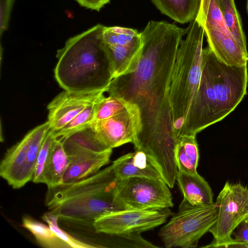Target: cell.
Instances as JSON below:
<instances>
[{
  "label": "cell",
  "instance_id": "obj_1",
  "mask_svg": "<svg viewBox=\"0 0 248 248\" xmlns=\"http://www.w3.org/2000/svg\"><path fill=\"white\" fill-rule=\"evenodd\" d=\"M187 29L165 21H149L140 33L141 56L136 70L111 80L107 91L140 109L142 130L134 148L155 157L173 153L170 89L178 49Z\"/></svg>",
  "mask_w": 248,
  "mask_h": 248
},
{
  "label": "cell",
  "instance_id": "obj_2",
  "mask_svg": "<svg viewBox=\"0 0 248 248\" xmlns=\"http://www.w3.org/2000/svg\"><path fill=\"white\" fill-rule=\"evenodd\" d=\"M247 64L220 62L207 46L202 49V68L184 135H195L232 112L247 94Z\"/></svg>",
  "mask_w": 248,
  "mask_h": 248
},
{
  "label": "cell",
  "instance_id": "obj_3",
  "mask_svg": "<svg viewBox=\"0 0 248 248\" xmlns=\"http://www.w3.org/2000/svg\"><path fill=\"white\" fill-rule=\"evenodd\" d=\"M104 27L98 24L70 38L57 51L55 77L64 91L107 92L111 79L103 40Z\"/></svg>",
  "mask_w": 248,
  "mask_h": 248
},
{
  "label": "cell",
  "instance_id": "obj_4",
  "mask_svg": "<svg viewBox=\"0 0 248 248\" xmlns=\"http://www.w3.org/2000/svg\"><path fill=\"white\" fill-rule=\"evenodd\" d=\"M118 180L111 165L77 182L48 188L46 206L60 219L93 226L101 216L125 209L115 200Z\"/></svg>",
  "mask_w": 248,
  "mask_h": 248
},
{
  "label": "cell",
  "instance_id": "obj_5",
  "mask_svg": "<svg viewBox=\"0 0 248 248\" xmlns=\"http://www.w3.org/2000/svg\"><path fill=\"white\" fill-rule=\"evenodd\" d=\"M178 49L170 89L172 130L176 140L184 135L202 68L203 28L190 22Z\"/></svg>",
  "mask_w": 248,
  "mask_h": 248
},
{
  "label": "cell",
  "instance_id": "obj_6",
  "mask_svg": "<svg viewBox=\"0 0 248 248\" xmlns=\"http://www.w3.org/2000/svg\"><path fill=\"white\" fill-rule=\"evenodd\" d=\"M217 206L213 204L178 210L160 230L158 235L166 248H193L215 224Z\"/></svg>",
  "mask_w": 248,
  "mask_h": 248
},
{
  "label": "cell",
  "instance_id": "obj_7",
  "mask_svg": "<svg viewBox=\"0 0 248 248\" xmlns=\"http://www.w3.org/2000/svg\"><path fill=\"white\" fill-rule=\"evenodd\" d=\"M217 216L209 232L212 242L203 248L238 247L233 232L248 218V187L241 183L226 182L217 198Z\"/></svg>",
  "mask_w": 248,
  "mask_h": 248
},
{
  "label": "cell",
  "instance_id": "obj_8",
  "mask_svg": "<svg viewBox=\"0 0 248 248\" xmlns=\"http://www.w3.org/2000/svg\"><path fill=\"white\" fill-rule=\"evenodd\" d=\"M115 200L124 209H165L173 206L170 187L162 178L119 179Z\"/></svg>",
  "mask_w": 248,
  "mask_h": 248
},
{
  "label": "cell",
  "instance_id": "obj_9",
  "mask_svg": "<svg viewBox=\"0 0 248 248\" xmlns=\"http://www.w3.org/2000/svg\"><path fill=\"white\" fill-rule=\"evenodd\" d=\"M173 214L170 208L125 209L101 216L93 227L97 233H141L165 223Z\"/></svg>",
  "mask_w": 248,
  "mask_h": 248
},
{
  "label": "cell",
  "instance_id": "obj_10",
  "mask_svg": "<svg viewBox=\"0 0 248 248\" xmlns=\"http://www.w3.org/2000/svg\"><path fill=\"white\" fill-rule=\"evenodd\" d=\"M98 139L108 149L136 142L143 124L139 107L132 103L121 113L91 124Z\"/></svg>",
  "mask_w": 248,
  "mask_h": 248
},
{
  "label": "cell",
  "instance_id": "obj_11",
  "mask_svg": "<svg viewBox=\"0 0 248 248\" xmlns=\"http://www.w3.org/2000/svg\"><path fill=\"white\" fill-rule=\"evenodd\" d=\"M29 131L9 149L0 165V175L14 188H19L32 180L39 152L30 146Z\"/></svg>",
  "mask_w": 248,
  "mask_h": 248
},
{
  "label": "cell",
  "instance_id": "obj_12",
  "mask_svg": "<svg viewBox=\"0 0 248 248\" xmlns=\"http://www.w3.org/2000/svg\"><path fill=\"white\" fill-rule=\"evenodd\" d=\"M105 92L79 93L64 91L59 94L47 107L50 130L54 132L62 128L88 106L99 100Z\"/></svg>",
  "mask_w": 248,
  "mask_h": 248
},
{
  "label": "cell",
  "instance_id": "obj_13",
  "mask_svg": "<svg viewBox=\"0 0 248 248\" xmlns=\"http://www.w3.org/2000/svg\"><path fill=\"white\" fill-rule=\"evenodd\" d=\"M208 46L221 62L232 66H243L248 62L245 50L229 30L210 28L204 30Z\"/></svg>",
  "mask_w": 248,
  "mask_h": 248
},
{
  "label": "cell",
  "instance_id": "obj_14",
  "mask_svg": "<svg viewBox=\"0 0 248 248\" xmlns=\"http://www.w3.org/2000/svg\"><path fill=\"white\" fill-rule=\"evenodd\" d=\"M104 45L111 80L131 74L136 70L142 52L141 36L124 46H109L105 43Z\"/></svg>",
  "mask_w": 248,
  "mask_h": 248
},
{
  "label": "cell",
  "instance_id": "obj_15",
  "mask_svg": "<svg viewBox=\"0 0 248 248\" xmlns=\"http://www.w3.org/2000/svg\"><path fill=\"white\" fill-rule=\"evenodd\" d=\"M176 182L183 196L179 209L204 206L214 203L210 186L198 172L188 174L178 170Z\"/></svg>",
  "mask_w": 248,
  "mask_h": 248
},
{
  "label": "cell",
  "instance_id": "obj_16",
  "mask_svg": "<svg viewBox=\"0 0 248 248\" xmlns=\"http://www.w3.org/2000/svg\"><path fill=\"white\" fill-rule=\"evenodd\" d=\"M111 165L119 179L132 177L162 178L158 169L140 150L135 149L134 152L121 156L113 161Z\"/></svg>",
  "mask_w": 248,
  "mask_h": 248
},
{
  "label": "cell",
  "instance_id": "obj_17",
  "mask_svg": "<svg viewBox=\"0 0 248 248\" xmlns=\"http://www.w3.org/2000/svg\"><path fill=\"white\" fill-rule=\"evenodd\" d=\"M112 152V149H110L103 152L82 154L71 158L62 184L74 183L97 172L109 162Z\"/></svg>",
  "mask_w": 248,
  "mask_h": 248
},
{
  "label": "cell",
  "instance_id": "obj_18",
  "mask_svg": "<svg viewBox=\"0 0 248 248\" xmlns=\"http://www.w3.org/2000/svg\"><path fill=\"white\" fill-rule=\"evenodd\" d=\"M62 142L69 159L78 155L93 153H100L108 149L98 139L91 124L63 138Z\"/></svg>",
  "mask_w": 248,
  "mask_h": 248
},
{
  "label": "cell",
  "instance_id": "obj_19",
  "mask_svg": "<svg viewBox=\"0 0 248 248\" xmlns=\"http://www.w3.org/2000/svg\"><path fill=\"white\" fill-rule=\"evenodd\" d=\"M164 15L185 24L195 19L201 0H152Z\"/></svg>",
  "mask_w": 248,
  "mask_h": 248
},
{
  "label": "cell",
  "instance_id": "obj_20",
  "mask_svg": "<svg viewBox=\"0 0 248 248\" xmlns=\"http://www.w3.org/2000/svg\"><path fill=\"white\" fill-rule=\"evenodd\" d=\"M69 163V158L65 152L62 142L56 138L45 171L43 183L48 188L61 185Z\"/></svg>",
  "mask_w": 248,
  "mask_h": 248
},
{
  "label": "cell",
  "instance_id": "obj_21",
  "mask_svg": "<svg viewBox=\"0 0 248 248\" xmlns=\"http://www.w3.org/2000/svg\"><path fill=\"white\" fill-rule=\"evenodd\" d=\"M196 137L195 135L182 136L176 144L175 157L179 171L188 174L197 173L200 155Z\"/></svg>",
  "mask_w": 248,
  "mask_h": 248
},
{
  "label": "cell",
  "instance_id": "obj_22",
  "mask_svg": "<svg viewBox=\"0 0 248 248\" xmlns=\"http://www.w3.org/2000/svg\"><path fill=\"white\" fill-rule=\"evenodd\" d=\"M22 226L29 231L34 236L38 243L47 248H69L62 240L49 226L29 217H24Z\"/></svg>",
  "mask_w": 248,
  "mask_h": 248
},
{
  "label": "cell",
  "instance_id": "obj_23",
  "mask_svg": "<svg viewBox=\"0 0 248 248\" xmlns=\"http://www.w3.org/2000/svg\"><path fill=\"white\" fill-rule=\"evenodd\" d=\"M226 26L242 47L247 51L246 38L234 0H216Z\"/></svg>",
  "mask_w": 248,
  "mask_h": 248
},
{
  "label": "cell",
  "instance_id": "obj_24",
  "mask_svg": "<svg viewBox=\"0 0 248 248\" xmlns=\"http://www.w3.org/2000/svg\"><path fill=\"white\" fill-rule=\"evenodd\" d=\"M132 104L119 95L108 93V96L106 97L104 95L95 105L92 123L117 115L130 106Z\"/></svg>",
  "mask_w": 248,
  "mask_h": 248
},
{
  "label": "cell",
  "instance_id": "obj_25",
  "mask_svg": "<svg viewBox=\"0 0 248 248\" xmlns=\"http://www.w3.org/2000/svg\"><path fill=\"white\" fill-rule=\"evenodd\" d=\"M136 30L118 26H105L103 32L104 43L109 46H124L140 37Z\"/></svg>",
  "mask_w": 248,
  "mask_h": 248
},
{
  "label": "cell",
  "instance_id": "obj_26",
  "mask_svg": "<svg viewBox=\"0 0 248 248\" xmlns=\"http://www.w3.org/2000/svg\"><path fill=\"white\" fill-rule=\"evenodd\" d=\"M99 100L88 106L61 129L54 132L51 130L56 138H63L90 125L93 121L95 105Z\"/></svg>",
  "mask_w": 248,
  "mask_h": 248
},
{
  "label": "cell",
  "instance_id": "obj_27",
  "mask_svg": "<svg viewBox=\"0 0 248 248\" xmlns=\"http://www.w3.org/2000/svg\"><path fill=\"white\" fill-rule=\"evenodd\" d=\"M56 137L50 130L46 137L40 149L35 166L32 181L43 183L45 171L47 164L52 147Z\"/></svg>",
  "mask_w": 248,
  "mask_h": 248
},
{
  "label": "cell",
  "instance_id": "obj_28",
  "mask_svg": "<svg viewBox=\"0 0 248 248\" xmlns=\"http://www.w3.org/2000/svg\"><path fill=\"white\" fill-rule=\"evenodd\" d=\"M42 219L46 221L50 229L62 240L66 243L69 247L75 248H95L93 245L80 241L71 236L66 232L61 229L58 224L59 217L53 213L49 212L43 215Z\"/></svg>",
  "mask_w": 248,
  "mask_h": 248
},
{
  "label": "cell",
  "instance_id": "obj_29",
  "mask_svg": "<svg viewBox=\"0 0 248 248\" xmlns=\"http://www.w3.org/2000/svg\"><path fill=\"white\" fill-rule=\"evenodd\" d=\"M14 0H0V35L6 31Z\"/></svg>",
  "mask_w": 248,
  "mask_h": 248
},
{
  "label": "cell",
  "instance_id": "obj_30",
  "mask_svg": "<svg viewBox=\"0 0 248 248\" xmlns=\"http://www.w3.org/2000/svg\"><path fill=\"white\" fill-rule=\"evenodd\" d=\"M233 238L238 247L246 248L248 245V218L242 222L233 232Z\"/></svg>",
  "mask_w": 248,
  "mask_h": 248
},
{
  "label": "cell",
  "instance_id": "obj_31",
  "mask_svg": "<svg viewBox=\"0 0 248 248\" xmlns=\"http://www.w3.org/2000/svg\"><path fill=\"white\" fill-rule=\"evenodd\" d=\"M81 6L91 10L99 11L110 0H76Z\"/></svg>",
  "mask_w": 248,
  "mask_h": 248
},
{
  "label": "cell",
  "instance_id": "obj_32",
  "mask_svg": "<svg viewBox=\"0 0 248 248\" xmlns=\"http://www.w3.org/2000/svg\"><path fill=\"white\" fill-rule=\"evenodd\" d=\"M247 10L248 14V0H247Z\"/></svg>",
  "mask_w": 248,
  "mask_h": 248
},
{
  "label": "cell",
  "instance_id": "obj_33",
  "mask_svg": "<svg viewBox=\"0 0 248 248\" xmlns=\"http://www.w3.org/2000/svg\"><path fill=\"white\" fill-rule=\"evenodd\" d=\"M246 248H248V245H247Z\"/></svg>",
  "mask_w": 248,
  "mask_h": 248
}]
</instances>
